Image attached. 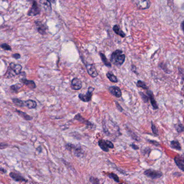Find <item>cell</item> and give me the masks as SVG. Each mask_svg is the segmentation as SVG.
Returning a JSON list of instances; mask_svg holds the SVG:
<instances>
[{
  "label": "cell",
  "mask_w": 184,
  "mask_h": 184,
  "mask_svg": "<svg viewBox=\"0 0 184 184\" xmlns=\"http://www.w3.org/2000/svg\"><path fill=\"white\" fill-rule=\"evenodd\" d=\"M40 13V10L39 7L38 6L37 2L36 1L34 2L33 6L31 7L30 11H29V16H34L37 15L39 14Z\"/></svg>",
  "instance_id": "ba28073f"
},
{
  "label": "cell",
  "mask_w": 184,
  "mask_h": 184,
  "mask_svg": "<svg viewBox=\"0 0 184 184\" xmlns=\"http://www.w3.org/2000/svg\"><path fill=\"white\" fill-rule=\"evenodd\" d=\"M136 85L137 86V87L143 88V89H145V90H147L149 89V88L147 86V85H146L145 83L143 82V81H140V80H139V81L137 82Z\"/></svg>",
  "instance_id": "484cf974"
},
{
  "label": "cell",
  "mask_w": 184,
  "mask_h": 184,
  "mask_svg": "<svg viewBox=\"0 0 184 184\" xmlns=\"http://www.w3.org/2000/svg\"><path fill=\"white\" fill-rule=\"evenodd\" d=\"M20 81H21V82L23 84L27 85L30 89H34L36 87V84H35V83L33 81L27 80L25 78H24L21 79Z\"/></svg>",
  "instance_id": "4fadbf2b"
},
{
  "label": "cell",
  "mask_w": 184,
  "mask_h": 184,
  "mask_svg": "<svg viewBox=\"0 0 184 184\" xmlns=\"http://www.w3.org/2000/svg\"><path fill=\"white\" fill-rule=\"evenodd\" d=\"M12 101L15 105H17V106H19V107L26 106L25 101H23L21 99H17V98H13V99H12Z\"/></svg>",
  "instance_id": "ffe728a7"
},
{
  "label": "cell",
  "mask_w": 184,
  "mask_h": 184,
  "mask_svg": "<svg viewBox=\"0 0 184 184\" xmlns=\"http://www.w3.org/2000/svg\"><path fill=\"white\" fill-rule=\"evenodd\" d=\"M134 3L138 8L146 9L150 7V2L149 0H134Z\"/></svg>",
  "instance_id": "3957f363"
},
{
  "label": "cell",
  "mask_w": 184,
  "mask_h": 184,
  "mask_svg": "<svg viewBox=\"0 0 184 184\" xmlns=\"http://www.w3.org/2000/svg\"><path fill=\"white\" fill-rule=\"evenodd\" d=\"M98 145H99V147H100V149L102 150L105 151V152H109V147L108 146V144L106 142V140H100L98 142Z\"/></svg>",
  "instance_id": "2e32d148"
},
{
  "label": "cell",
  "mask_w": 184,
  "mask_h": 184,
  "mask_svg": "<svg viewBox=\"0 0 184 184\" xmlns=\"http://www.w3.org/2000/svg\"><path fill=\"white\" fill-rule=\"evenodd\" d=\"M106 76L108 77L110 81L111 82L117 83L118 82V79L116 76H115L111 72H108L106 74Z\"/></svg>",
  "instance_id": "d4e9b609"
},
{
  "label": "cell",
  "mask_w": 184,
  "mask_h": 184,
  "mask_svg": "<svg viewBox=\"0 0 184 184\" xmlns=\"http://www.w3.org/2000/svg\"><path fill=\"white\" fill-rule=\"evenodd\" d=\"M90 181L92 183H99V180L97 179H95L94 177H91L90 178Z\"/></svg>",
  "instance_id": "d6a6232c"
},
{
  "label": "cell",
  "mask_w": 184,
  "mask_h": 184,
  "mask_svg": "<svg viewBox=\"0 0 184 184\" xmlns=\"http://www.w3.org/2000/svg\"><path fill=\"white\" fill-rule=\"evenodd\" d=\"M100 57H101V59H102L103 62L104 63V64H105V65H106L108 67H111V64L108 61V59L105 57V55L102 54V53L100 52Z\"/></svg>",
  "instance_id": "cb8c5ba5"
},
{
  "label": "cell",
  "mask_w": 184,
  "mask_h": 184,
  "mask_svg": "<svg viewBox=\"0 0 184 184\" xmlns=\"http://www.w3.org/2000/svg\"><path fill=\"white\" fill-rule=\"evenodd\" d=\"M95 89L92 87H89L88 88V91L87 93L85 95L82 94H79L78 95L79 99L84 102H90L91 99L92 92L94 91Z\"/></svg>",
  "instance_id": "277c9868"
},
{
  "label": "cell",
  "mask_w": 184,
  "mask_h": 184,
  "mask_svg": "<svg viewBox=\"0 0 184 184\" xmlns=\"http://www.w3.org/2000/svg\"><path fill=\"white\" fill-rule=\"evenodd\" d=\"M10 177L11 178L14 179L15 181H24L26 182L27 180L26 179L24 178L22 176H20L19 174H18L17 173H14V172H11L10 173Z\"/></svg>",
  "instance_id": "9a60e30c"
},
{
  "label": "cell",
  "mask_w": 184,
  "mask_h": 184,
  "mask_svg": "<svg viewBox=\"0 0 184 184\" xmlns=\"http://www.w3.org/2000/svg\"><path fill=\"white\" fill-rule=\"evenodd\" d=\"M108 177L110 179H113V180L116 181V183H119V179L118 177L117 176L116 174L115 173H110L108 175Z\"/></svg>",
  "instance_id": "4316f807"
},
{
  "label": "cell",
  "mask_w": 184,
  "mask_h": 184,
  "mask_svg": "<svg viewBox=\"0 0 184 184\" xmlns=\"http://www.w3.org/2000/svg\"><path fill=\"white\" fill-rule=\"evenodd\" d=\"M75 119H76L78 121H79V122H81V123H82L83 124H84L86 125H92V124H91V123L89 122V120H86V119H84V118H83L81 116V115L80 114H77L76 115L75 117Z\"/></svg>",
  "instance_id": "e0dca14e"
},
{
  "label": "cell",
  "mask_w": 184,
  "mask_h": 184,
  "mask_svg": "<svg viewBox=\"0 0 184 184\" xmlns=\"http://www.w3.org/2000/svg\"><path fill=\"white\" fill-rule=\"evenodd\" d=\"M36 26H37L38 31L40 34H42V35L45 34L46 28L43 24H42L41 23L37 22L36 23Z\"/></svg>",
  "instance_id": "44dd1931"
},
{
  "label": "cell",
  "mask_w": 184,
  "mask_h": 184,
  "mask_svg": "<svg viewBox=\"0 0 184 184\" xmlns=\"http://www.w3.org/2000/svg\"><path fill=\"white\" fill-rule=\"evenodd\" d=\"M40 3L44 11L47 14H50L52 11L50 2L49 0H40Z\"/></svg>",
  "instance_id": "8992f818"
},
{
  "label": "cell",
  "mask_w": 184,
  "mask_h": 184,
  "mask_svg": "<svg viewBox=\"0 0 184 184\" xmlns=\"http://www.w3.org/2000/svg\"><path fill=\"white\" fill-rule=\"evenodd\" d=\"M109 91L111 94L114 96L116 97L117 98H119L122 96V91L120 88L118 86H112L109 88Z\"/></svg>",
  "instance_id": "9c48e42d"
},
{
  "label": "cell",
  "mask_w": 184,
  "mask_h": 184,
  "mask_svg": "<svg viewBox=\"0 0 184 184\" xmlns=\"http://www.w3.org/2000/svg\"><path fill=\"white\" fill-rule=\"evenodd\" d=\"M115 103H116V105L117 108V109L119 111H120V112H122L123 111V109L122 108V106L120 105L119 103H118V102H115Z\"/></svg>",
  "instance_id": "836d02e7"
},
{
  "label": "cell",
  "mask_w": 184,
  "mask_h": 184,
  "mask_svg": "<svg viewBox=\"0 0 184 184\" xmlns=\"http://www.w3.org/2000/svg\"><path fill=\"white\" fill-rule=\"evenodd\" d=\"M82 88V83L77 78H74L71 81V88L75 90H79Z\"/></svg>",
  "instance_id": "30bf717a"
},
{
  "label": "cell",
  "mask_w": 184,
  "mask_h": 184,
  "mask_svg": "<svg viewBox=\"0 0 184 184\" xmlns=\"http://www.w3.org/2000/svg\"><path fill=\"white\" fill-rule=\"evenodd\" d=\"M176 130L179 133H181L183 131H184V126L181 124H178L176 125Z\"/></svg>",
  "instance_id": "f1b7e54d"
},
{
  "label": "cell",
  "mask_w": 184,
  "mask_h": 184,
  "mask_svg": "<svg viewBox=\"0 0 184 184\" xmlns=\"http://www.w3.org/2000/svg\"><path fill=\"white\" fill-rule=\"evenodd\" d=\"M106 142L107 143L108 146L110 149H113L114 148V145H113V143L112 142L109 141V140H106Z\"/></svg>",
  "instance_id": "e575fe53"
},
{
  "label": "cell",
  "mask_w": 184,
  "mask_h": 184,
  "mask_svg": "<svg viewBox=\"0 0 184 184\" xmlns=\"http://www.w3.org/2000/svg\"><path fill=\"white\" fill-rule=\"evenodd\" d=\"M148 142H150L151 144L155 145V146H159V143L158 142L155 141V140H148Z\"/></svg>",
  "instance_id": "d590c367"
},
{
  "label": "cell",
  "mask_w": 184,
  "mask_h": 184,
  "mask_svg": "<svg viewBox=\"0 0 184 184\" xmlns=\"http://www.w3.org/2000/svg\"><path fill=\"white\" fill-rule=\"evenodd\" d=\"M171 146L177 150H181V147L180 143L177 140H173L171 142Z\"/></svg>",
  "instance_id": "603a6c76"
},
{
  "label": "cell",
  "mask_w": 184,
  "mask_h": 184,
  "mask_svg": "<svg viewBox=\"0 0 184 184\" xmlns=\"http://www.w3.org/2000/svg\"><path fill=\"white\" fill-rule=\"evenodd\" d=\"M174 162L178 167L184 172V156H177L174 158Z\"/></svg>",
  "instance_id": "8fae6325"
},
{
  "label": "cell",
  "mask_w": 184,
  "mask_h": 184,
  "mask_svg": "<svg viewBox=\"0 0 184 184\" xmlns=\"http://www.w3.org/2000/svg\"><path fill=\"white\" fill-rule=\"evenodd\" d=\"M130 146L133 149V150H138V149H139V147H138L137 145L134 144H131Z\"/></svg>",
  "instance_id": "74e56055"
},
{
  "label": "cell",
  "mask_w": 184,
  "mask_h": 184,
  "mask_svg": "<svg viewBox=\"0 0 184 184\" xmlns=\"http://www.w3.org/2000/svg\"><path fill=\"white\" fill-rule=\"evenodd\" d=\"M147 96H149V99L150 100L151 104L152 106H153V109L157 110L158 109V106L157 104L156 100L154 98V95H153V92L152 91L149 90L147 91Z\"/></svg>",
  "instance_id": "7c38bea8"
},
{
  "label": "cell",
  "mask_w": 184,
  "mask_h": 184,
  "mask_svg": "<svg viewBox=\"0 0 184 184\" xmlns=\"http://www.w3.org/2000/svg\"><path fill=\"white\" fill-rule=\"evenodd\" d=\"M125 55L120 50H116L114 51L111 56V61L114 65L117 66L122 65L125 62Z\"/></svg>",
  "instance_id": "6da1fadb"
},
{
  "label": "cell",
  "mask_w": 184,
  "mask_h": 184,
  "mask_svg": "<svg viewBox=\"0 0 184 184\" xmlns=\"http://www.w3.org/2000/svg\"><path fill=\"white\" fill-rule=\"evenodd\" d=\"M1 47L6 50H11V47L6 43H3L1 45Z\"/></svg>",
  "instance_id": "1f68e13d"
},
{
  "label": "cell",
  "mask_w": 184,
  "mask_h": 184,
  "mask_svg": "<svg viewBox=\"0 0 184 184\" xmlns=\"http://www.w3.org/2000/svg\"><path fill=\"white\" fill-rule=\"evenodd\" d=\"M66 149L68 150L73 151L74 154L77 157H79L82 154V150L81 147H78L71 144H68L66 145Z\"/></svg>",
  "instance_id": "5b68a950"
},
{
  "label": "cell",
  "mask_w": 184,
  "mask_h": 184,
  "mask_svg": "<svg viewBox=\"0 0 184 184\" xmlns=\"http://www.w3.org/2000/svg\"><path fill=\"white\" fill-rule=\"evenodd\" d=\"M131 70L132 72H133L134 73H135V74H137L138 75V72H137V68H136V66L135 65H132L131 66Z\"/></svg>",
  "instance_id": "8d00e7d4"
},
{
  "label": "cell",
  "mask_w": 184,
  "mask_h": 184,
  "mask_svg": "<svg viewBox=\"0 0 184 184\" xmlns=\"http://www.w3.org/2000/svg\"><path fill=\"white\" fill-rule=\"evenodd\" d=\"M139 94L140 95V96L142 97L143 100L145 103H147L148 101H149V97H147L146 95H145L143 92H139Z\"/></svg>",
  "instance_id": "f546056e"
},
{
  "label": "cell",
  "mask_w": 184,
  "mask_h": 184,
  "mask_svg": "<svg viewBox=\"0 0 184 184\" xmlns=\"http://www.w3.org/2000/svg\"><path fill=\"white\" fill-rule=\"evenodd\" d=\"M10 68H11V70L14 72L16 75H19L21 72L22 67L20 64L11 63L10 64Z\"/></svg>",
  "instance_id": "5bb4252c"
},
{
  "label": "cell",
  "mask_w": 184,
  "mask_h": 184,
  "mask_svg": "<svg viewBox=\"0 0 184 184\" xmlns=\"http://www.w3.org/2000/svg\"><path fill=\"white\" fill-rule=\"evenodd\" d=\"M113 31H115V33L116 34H117L118 35H119V36H121L122 37H125L126 35H125L124 33L122 31V30L120 29L119 26H117V25L114 26V27H113Z\"/></svg>",
  "instance_id": "d6986e66"
},
{
  "label": "cell",
  "mask_w": 184,
  "mask_h": 184,
  "mask_svg": "<svg viewBox=\"0 0 184 184\" xmlns=\"http://www.w3.org/2000/svg\"><path fill=\"white\" fill-rule=\"evenodd\" d=\"M181 28L183 29V31L184 33V20L183 21V22H181Z\"/></svg>",
  "instance_id": "ab89813d"
},
{
  "label": "cell",
  "mask_w": 184,
  "mask_h": 184,
  "mask_svg": "<svg viewBox=\"0 0 184 184\" xmlns=\"http://www.w3.org/2000/svg\"><path fill=\"white\" fill-rule=\"evenodd\" d=\"M16 112H17L18 114L20 115V116L22 117L23 119L27 120H30L31 119H33L32 117L30 116H29L28 115H27V113L22 112V111H21L20 110H16Z\"/></svg>",
  "instance_id": "7402d4cb"
},
{
  "label": "cell",
  "mask_w": 184,
  "mask_h": 184,
  "mask_svg": "<svg viewBox=\"0 0 184 184\" xmlns=\"http://www.w3.org/2000/svg\"><path fill=\"white\" fill-rule=\"evenodd\" d=\"M21 85L20 84H16L15 85H11L10 86V89L11 90L13 91L14 92H17L18 90L21 88Z\"/></svg>",
  "instance_id": "83f0119b"
},
{
  "label": "cell",
  "mask_w": 184,
  "mask_h": 184,
  "mask_svg": "<svg viewBox=\"0 0 184 184\" xmlns=\"http://www.w3.org/2000/svg\"><path fill=\"white\" fill-rule=\"evenodd\" d=\"M144 174L145 176L152 179L160 178L163 176V173L159 171L152 170V169H149V170L145 171Z\"/></svg>",
  "instance_id": "7a4b0ae2"
},
{
  "label": "cell",
  "mask_w": 184,
  "mask_h": 184,
  "mask_svg": "<svg viewBox=\"0 0 184 184\" xmlns=\"http://www.w3.org/2000/svg\"><path fill=\"white\" fill-rule=\"evenodd\" d=\"M86 68L87 69L88 74L92 77L95 78L98 75V74L96 70V69L95 68L94 64H86Z\"/></svg>",
  "instance_id": "52a82bcc"
},
{
  "label": "cell",
  "mask_w": 184,
  "mask_h": 184,
  "mask_svg": "<svg viewBox=\"0 0 184 184\" xmlns=\"http://www.w3.org/2000/svg\"><path fill=\"white\" fill-rule=\"evenodd\" d=\"M49 1L52 3H55L56 2L57 0H49Z\"/></svg>",
  "instance_id": "60d3db41"
},
{
  "label": "cell",
  "mask_w": 184,
  "mask_h": 184,
  "mask_svg": "<svg viewBox=\"0 0 184 184\" xmlns=\"http://www.w3.org/2000/svg\"><path fill=\"white\" fill-rule=\"evenodd\" d=\"M13 57L15 59H19L21 57V56H20V54H14L13 55Z\"/></svg>",
  "instance_id": "f35d334b"
},
{
  "label": "cell",
  "mask_w": 184,
  "mask_h": 184,
  "mask_svg": "<svg viewBox=\"0 0 184 184\" xmlns=\"http://www.w3.org/2000/svg\"><path fill=\"white\" fill-rule=\"evenodd\" d=\"M25 105L27 108L31 109H34L36 107L37 103L35 100L30 99V100L25 101Z\"/></svg>",
  "instance_id": "ac0fdd59"
},
{
  "label": "cell",
  "mask_w": 184,
  "mask_h": 184,
  "mask_svg": "<svg viewBox=\"0 0 184 184\" xmlns=\"http://www.w3.org/2000/svg\"><path fill=\"white\" fill-rule=\"evenodd\" d=\"M151 129L153 134L156 136H158L159 135L158 131L157 130V129L156 128V126L153 124V123L152 122V126H151Z\"/></svg>",
  "instance_id": "4dcf8cb0"
}]
</instances>
